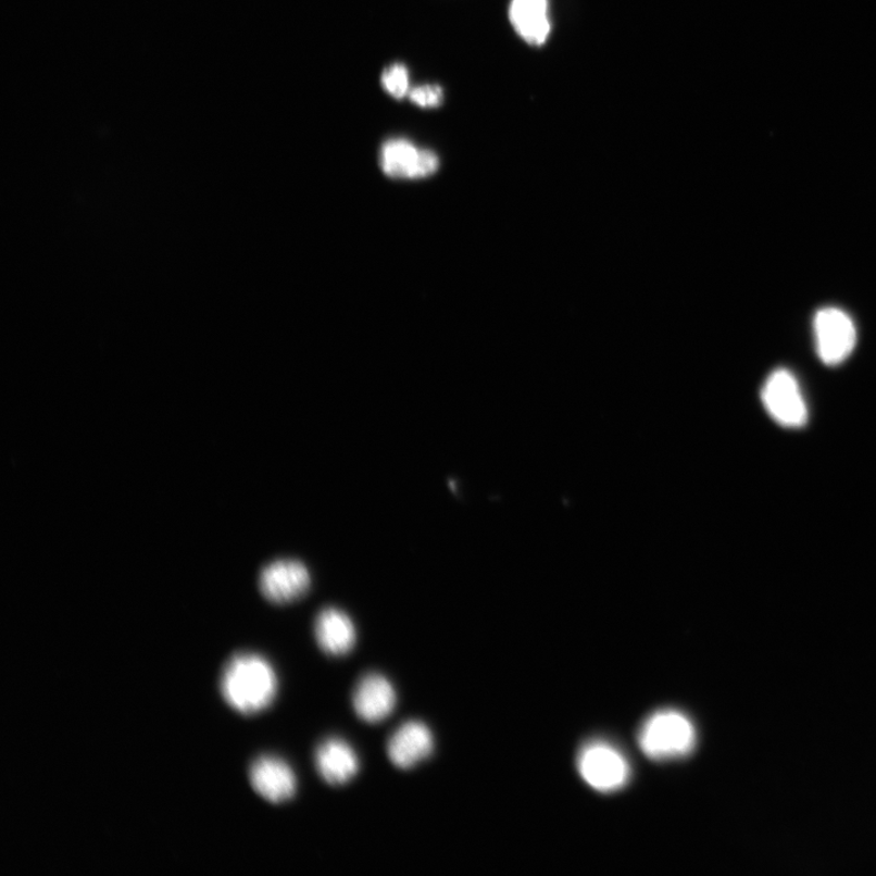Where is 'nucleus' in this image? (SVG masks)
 Returning a JSON list of instances; mask_svg holds the SVG:
<instances>
[{"label":"nucleus","instance_id":"obj_1","mask_svg":"<svg viewBox=\"0 0 876 876\" xmlns=\"http://www.w3.org/2000/svg\"><path fill=\"white\" fill-rule=\"evenodd\" d=\"M224 701L241 715H256L268 709L278 692V678L270 661L259 654L233 656L223 669Z\"/></svg>","mask_w":876,"mask_h":876},{"label":"nucleus","instance_id":"obj_2","mask_svg":"<svg viewBox=\"0 0 876 876\" xmlns=\"http://www.w3.org/2000/svg\"><path fill=\"white\" fill-rule=\"evenodd\" d=\"M641 751L653 760H667L687 755L696 743L691 722L676 711L655 713L640 731Z\"/></svg>","mask_w":876,"mask_h":876},{"label":"nucleus","instance_id":"obj_3","mask_svg":"<svg viewBox=\"0 0 876 876\" xmlns=\"http://www.w3.org/2000/svg\"><path fill=\"white\" fill-rule=\"evenodd\" d=\"M761 399L772 420L779 425L799 429L808 423V404L791 372L774 371L762 386Z\"/></svg>","mask_w":876,"mask_h":876},{"label":"nucleus","instance_id":"obj_4","mask_svg":"<svg viewBox=\"0 0 876 876\" xmlns=\"http://www.w3.org/2000/svg\"><path fill=\"white\" fill-rule=\"evenodd\" d=\"M813 330L819 359L827 365L847 361L858 342L853 321L837 308L819 310L813 321Z\"/></svg>","mask_w":876,"mask_h":876},{"label":"nucleus","instance_id":"obj_5","mask_svg":"<svg viewBox=\"0 0 876 876\" xmlns=\"http://www.w3.org/2000/svg\"><path fill=\"white\" fill-rule=\"evenodd\" d=\"M311 574L304 564L292 559H280L264 566L259 576L261 595L272 604L298 602L309 593Z\"/></svg>","mask_w":876,"mask_h":876},{"label":"nucleus","instance_id":"obj_6","mask_svg":"<svg viewBox=\"0 0 876 876\" xmlns=\"http://www.w3.org/2000/svg\"><path fill=\"white\" fill-rule=\"evenodd\" d=\"M578 768L590 787L614 791L625 786L629 768L623 755L605 743H593L580 753Z\"/></svg>","mask_w":876,"mask_h":876},{"label":"nucleus","instance_id":"obj_7","mask_svg":"<svg viewBox=\"0 0 876 876\" xmlns=\"http://www.w3.org/2000/svg\"><path fill=\"white\" fill-rule=\"evenodd\" d=\"M381 167L392 178L420 179L434 175L438 159L429 150H421L405 139H392L381 149Z\"/></svg>","mask_w":876,"mask_h":876},{"label":"nucleus","instance_id":"obj_8","mask_svg":"<svg viewBox=\"0 0 876 876\" xmlns=\"http://www.w3.org/2000/svg\"><path fill=\"white\" fill-rule=\"evenodd\" d=\"M249 778L252 789L271 803L279 804L293 798L298 789L297 776L287 762L279 758L264 755L250 767Z\"/></svg>","mask_w":876,"mask_h":876},{"label":"nucleus","instance_id":"obj_9","mask_svg":"<svg viewBox=\"0 0 876 876\" xmlns=\"http://www.w3.org/2000/svg\"><path fill=\"white\" fill-rule=\"evenodd\" d=\"M435 741L433 733L422 722L404 723L387 742V755L397 768L409 771L431 756Z\"/></svg>","mask_w":876,"mask_h":876},{"label":"nucleus","instance_id":"obj_10","mask_svg":"<svg viewBox=\"0 0 876 876\" xmlns=\"http://www.w3.org/2000/svg\"><path fill=\"white\" fill-rule=\"evenodd\" d=\"M397 702L389 679L378 674L363 677L353 692V709L362 721L375 725L391 715Z\"/></svg>","mask_w":876,"mask_h":876},{"label":"nucleus","instance_id":"obj_11","mask_svg":"<svg viewBox=\"0 0 876 876\" xmlns=\"http://www.w3.org/2000/svg\"><path fill=\"white\" fill-rule=\"evenodd\" d=\"M321 777L331 787L345 786L360 771V760L348 741L330 738L321 743L314 756Z\"/></svg>","mask_w":876,"mask_h":876},{"label":"nucleus","instance_id":"obj_12","mask_svg":"<svg viewBox=\"0 0 876 876\" xmlns=\"http://www.w3.org/2000/svg\"><path fill=\"white\" fill-rule=\"evenodd\" d=\"M314 636L320 648L330 656H343L351 653L356 638L351 617L336 608L321 611L315 618Z\"/></svg>","mask_w":876,"mask_h":876},{"label":"nucleus","instance_id":"obj_13","mask_svg":"<svg viewBox=\"0 0 876 876\" xmlns=\"http://www.w3.org/2000/svg\"><path fill=\"white\" fill-rule=\"evenodd\" d=\"M509 16L527 43L542 46L550 34L548 0H513Z\"/></svg>","mask_w":876,"mask_h":876},{"label":"nucleus","instance_id":"obj_14","mask_svg":"<svg viewBox=\"0 0 876 876\" xmlns=\"http://www.w3.org/2000/svg\"><path fill=\"white\" fill-rule=\"evenodd\" d=\"M381 84L392 97L397 99L404 98L410 95L409 70L400 64L390 66L383 74Z\"/></svg>","mask_w":876,"mask_h":876},{"label":"nucleus","instance_id":"obj_15","mask_svg":"<svg viewBox=\"0 0 876 876\" xmlns=\"http://www.w3.org/2000/svg\"><path fill=\"white\" fill-rule=\"evenodd\" d=\"M409 96L413 103L421 108L440 107L443 99L441 87L429 85L412 89Z\"/></svg>","mask_w":876,"mask_h":876}]
</instances>
